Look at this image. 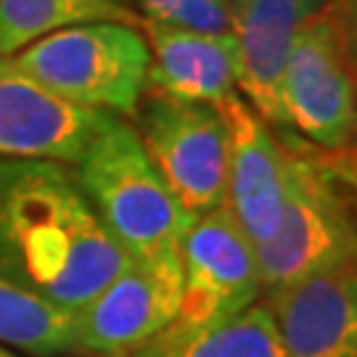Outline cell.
Instances as JSON below:
<instances>
[{
	"mask_svg": "<svg viewBox=\"0 0 357 357\" xmlns=\"http://www.w3.org/2000/svg\"><path fill=\"white\" fill-rule=\"evenodd\" d=\"M281 98L286 125L315 146L344 151L355 143L357 77L352 51L331 3L294 38Z\"/></svg>",
	"mask_w": 357,
	"mask_h": 357,
	"instance_id": "obj_6",
	"label": "cell"
},
{
	"mask_svg": "<svg viewBox=\"0 0 357 357\" xmlns=\"http://www.w3.org/2000/svg\"><path fill=\"white\" fill-rule=\"evenodd\" d=\"M72 315L0 278V344L32 357L69 355Z\"/></svg>",
	"mask_w": 357,
	"mask_h": 357,
	"instance_id": "obj_16",
	"label": "cell"
},
{
	"mask_svg": "<svg viewBox=\"0 0 357 357\" xmlns=\"http://www.w3.org/2000/svg\"><path fill=\"white\" fill-rule=\"evenodd\" d=\"M230 135L225 206L252 243L265 241L283 209L289 188V151L238 93L217 106Z\"/></svg>",
	"mask_w": 357,
	"mask_h": 357,
	"instance_id": "obj_11",
	"label": "cell"
},
{
	"mask_svg": "<svg viewBox=\"0 0 357 357\" xmlns=\"http://www.w3.org/2000/svg\"><path fill=\"white\" fill-rule=\"evenodd\" d=\"M255 255L268 294L355 262L357 228L323 167L289 153L286 202L273 233L255 243Z\"/></svg>",
	"mask_w": 357,
	"mask_h": 357,
	"instance_id": "obj_4",
	"label": "cell"
},
{
	"mask_svg": "<svg viewBox=\"0 0 357 357\" xmlns=\"http://www.w3.org/2000/svg\"><path fill=\"white\" fill-rule=\"evenodd\" d=\"M180 299V252L132 259L96 299L72 315L69 355L132 357L175 323Z\"/></svg>",
	"mask_w": 357,
	"mask_h": 357,
	"instance_id": "obj_7",
	"label": "cell"
},
{
	"mask_svg": "<svg viewBox=\"0 0 357 357\" xmlns=\"http://www.w3.org/2000/svg\"><path fill=\"white\" fill-rule=\"evenodd\" d=\"M132 116L153 169L193 220L225 204L230 135L217 106L143 93Z\"/></svg>",
	"mask_w": 357,
	"mask_h": 357,
	"instance_id": "obj_5",
	"label": "cell"
},
{
	"mask_svg": "<svg viewBox=\"0 0 357 357\" xmlns=\"http://www.w3.org/2000/svg\"><path fill=\"white\" fill-rule=\"evenodd\" d=\"M180 262L183 299L175 326L222 323L257 305L262 294L255 243L225 204L193 220L180 243Z\"/></svg>",
	"mask_w": 357,
	"mask_h": 357,
	"instance_id": "obj_8",
	"label": "cell"
},
{
	"mask_svg": "<svg viewBox=\"0 0 357 357\" xmlns=\"http://www.w3.org/2000/svg\"><path fill=\"white\" fill-rule=\"evenodd\" d=\"M141 19L196 32H230L228 0H132Z\"/></svg>",
	"mask_w": 357,
	"mask_h": 357,
	"instance_id": "obj_17",
	"label": "cell"
},
{
	"mask_svg": "<svg viewBox=\"0 0 357 357\" xmlns=\"http://www.w3.org/2000/svg\"><path fill=\"white\" fill-rule=\"evenodd\" d=\"M132 262L53 159H0V278L75 315Z\"/></svg>",
	"mask_w": 357,
	"mask_h": 357,
	"instance_id": "obj_1",
	"label": "cell"
},
{
	"mask_svg": "<svg viewBox=\"0 0 357 357\" xmlns=\"http://www.w3.org/2000/svg\"><path fill=\"white\" fill-rule=\"evenodd\" d=\"M75 175L96 215L132 259L180 252L193 217L169 193L135 128L122 116L106 119L77 159Z\"/></svg>",
	"mask_w": 357,
	"mask_h": 357,
	"instance_id": "obj_2",
	"label": "cell"
},
{
	"mask_svg": "<svg viewBox=\"0 0 357 357\" xmlns=\"http://www.w3.org/2000/svg\"><path fill=\"white\" fill-rule=\"evenodd\" d=\"M286 357H357V259L270 291Z\"/></svg>",
	"mask_w": 357,
	"mask_h": 357,
	"instance_id": "obj_12",
	"label": "cell"
},
{
	"mask_svg": "<svg viewBox=\"0 0 357 357\" xmlns=\"http://www.w3.org/2000/svg\"><path fill=\"white\" fill-rule=\"evenodd\" d=\"M96 22L141 26V13L132 0H0V56L24 51L66 26Z\"/></svg>",
	"mask_w": 357,
	"mask_h": 357,
	"instance_id": "obj_15",
	"label": "cell"
},
{
	"mask_svg": "<svg viewBox=\"0 0 357 357\" xmlns=\"http://www.w3.org/2000/svg\"><path fill=\"white\" fill-rule=\"evenodd\" d=\"M333 169L339 172V178H347L352 185H357V151L355 153H344V151L339 153Z\"/></svg>",
	"mask_w": 357,
	"mask_h": 357,
	"instance_id": "obj_19",
	"label": "cell"
},
{
	"mask_svg": "<svg viewBox=\"0 0 357 357\" xmlns=\"http://www.w3.org/2000/svg\"><path fill=\"white\" fill-rule=\"evenodd\" d=\"M0 357H22L16 349H11V347H6V344H0Z\"/></svg>",
	"mask_w": 357,
	"mask_h": 357,
	"instance_id": "obj_20",
	"label": "cell"
},
{
	"mask_svg": "<svg viewBox=\"0 0 357 357\" xmlns=\"http://www.w3.org/2000/svg\"><path fill=\"white\" fill-rule=\"evenodd\" d=\"M109 116L56 98L22 75L11 56H0V159H53L75 167Z\"/></svg>",
	"mask_w": 357,
	"mask_h": 357,
	"instance_id": "obj_9",
	"label": "cell"
},
{
	"mask_svg": "<svg viewBox=\"0 0 357 357\" xmlns=\"http://www.w3.org/2000/svg\"><path fill=\"white\" fill-rule=\"evenodd\" d=\"M132 357H286L281 333L268 305L212 326H167Z\"/></svg>",
	"mask_w": 357,
	"mask_h": 357,
	"instance_id": "obj_14",
	"label": "cell"
},
{
	"mask_svg": "<svg viewBox=\"0 0 357 357\" xmlns=\"http://www.w3.org/2000/svg\"><path fill=\"white\" fill-rule=\"evenodd\" d=\"M336 6H339L336 16H339L342 29H344L347 45H349V51L355 53L357 59V0H339Z\"/></svg>",
	"mask_w": 357,
	"mask_h": 357,
	"instance_id": "obj_18",
	"label": "cell"
},
{
	"mask_svg": "<svg viewBox=\"0 0 357 357\" xmlns=\"http://www.w3.org/2000/svg\"><path fill=\"white\" fill-rule=\"evenodd\" d=\"M11 61L61 101L132 116L146 93L151 53L141 26L96 22L51 32Z\"/></svg>",
	"mask_w": 357,
	"mask_h": 357,
	"instance_id": "obj_3",
	"label": "cell"
},
{
	"mask_svg": "<svg viewBox=\"0 0 357 357\" xmlns=\"http://www.w3.org/2000/svg\"><path fill=\"white\" fill-rule=\"evenodd\" d=\"M151 64L146 93L220 106L236 93L238 53L230 32H196L141 19Z\"/></svg>",
	"mask_w": 357,
	"mask_h": 357,
	"instance_id": "obj_13",
	"label": "cell"
},
{
	"mask_svg": "<svg viewBox=\"0 0 357 357\" xmlns=\"http://www.w3.org/2000/svg\"><path fill=\"white\" fill-rule=\"evenodd\" d=\"M328 0H228L230 35L238 53V88L246 103L270 125H286L283 72L299 29Z\"/></svg>",
	"mask_w": 357,
	"mask_h": 357,
	"instance_id": "obj_10",
	"label": "cell"
}]
</instances>
